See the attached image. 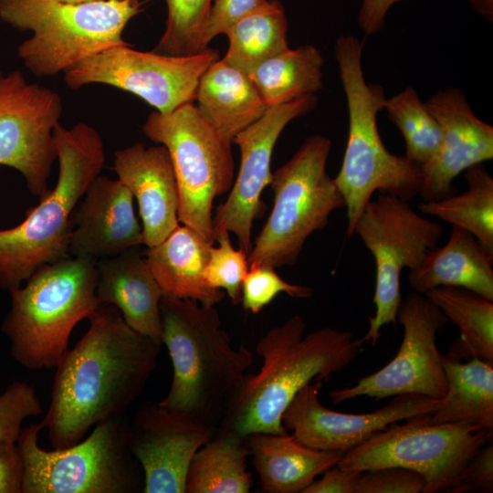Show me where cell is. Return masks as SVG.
<instances>
[{
	"label": "cell",
	"mask_w": 493,
	"mask_h": 493,
	"mask_svg": "<svg viewBox=\"0 0 493 493\" xmlns=\"http://www.w3.org/2000/svg\"><path fill=\"white\" fill-rule=\"evenodd\" d=\"M464 177L467 184L465 192L425 201L418 208L467 231L493 257V178L483 163L467 169Z\"/></svg>",
	"instance_id": "32"
},
{
	"label": "cell",
	"mask_w": 493,
	"mask_h": 493,
	"mask_svg": "<svg viewBox=\"0 0 493 493\" xmlns=\"http://www.w3.org/2000/svg\"><path fill=\"white\" fill-rule=\"evenodd\" d=\"M113 169L138 203L143 246L159 245L180 224L178 184L167 149L136 142L115 152Z\"/></svg>",
	"instance_id": "21"
},
{
	"label": "cell",
	"mask_w": 493,
	"mask_h": 493,
	"mask_svg": "<svg viewBox=\"0 0 493 493\" xmlns=\"http://www.w3.org/2000/svg\"><path fill=\"white\" fill-rule=\"evenodd\" d=\"M58 175L17 226L0 230V288L19 287L46 265L68 257L73 212L105 163L103 141L86 122L57 124L53 132Z\"/></svg>",
	"instance_id": "3"
},
{
	"label": "cell",
	"mask_w": 493,
	"mask_h": 493,
	"mask_svg": "<svg viewBox=\"0 0 493 493\" xmlns=\"http://www.w3.org/2000/svg\"><path fill=\"white\" fill-rule=\"evenodd\" d=\"M322 382L304 386L282 414L286 429L304 445L345 454L389 425L433 414L441 400L407 393L395 395L384 406L366 414H347L325 407L319 399Z\"/></svg>",
	"instance_id": "18"
},
{
	"label": "cell",
	"mask_w": 493,
	"mask_h": 493,
	"mask_svg": "<svg viewBox=\"0 0 493 493\" xmlns=\"http://www.w3.org/2000/svg\"><path fill=\"white\" fill-rule=\"evenodd\" d=\"M23 463L16 443L0 441V493H22Z\"/></svg>",
	"instance_id": "41"
},
{
	"label": "cell",
	"mask_w": 493,
	"mask_h": 493,
	"mask_svg": "<svg viewBox=\"0 0 493 493\" xmlns=\"http://www.w3.org/2000/svg\"><path fill=\"white\" fill-rule=\"evenodd\" d=\"M42 413L34 386L24 381L10 383L0 394V441L16 443L23 422Z\"/></svg>",
	"instance_id": "37"
},
{
	"label": "cell",
	"mask_w": 493,
	"mask_h": 493,
	"mask_svg": "<svg viewBox=\"0 0 493 493\" xmlns=\"http://www.w3.org/2000/svg\"><path fill=\"white\" fill-rule=\"evenodd\" d=\"M363 471L347 469L338 465L322 473L302 493H354Z\"/></svg>",
	"instance_id": "42"
},
{
	"label": "cell",
	"mask_w": 493,
	"mask_h": 493,
	"mask_svg": "<svg viewBox=\"0 0 493 493\" xmlns=\"http://www.w3.org/2000/svg\"><path fill=\"white\" fill-rule=\"evenodd\" d=\"M460 332L447 354L493 363V301L459 287L442 286L424 294Z\"/></svg>",
	"instance_id": "29"
},
{
	"label": "cell",
	"mask_w": 493,
	"mask_h": 493,
	"mask_svg": "<svg viewBox=\"0 0 493 493\" xmlns=\"http://www.w3.org/2000/svg\"><path fill=\"white\" fill-rule=\"evenodd\" d=\"M305 330V320L295 314L261 337L256 347L261 368L246 372L230 393L220 430L244 438L287 433L282 414L299 390L327 381L359 354L362 342L351 331L327 326L304 335Z\"/></svg>",
	"instance_id": "2"
},
{
	"label": "cell",
	"mask_w": 493,
	"mask_h": 493,
	"mask_svg": "<svg viewBox=\"0 0 493 493\" xmlns=\"http://www.w3.org/2000/svg\"><path fill=\"white\" fill-rule=\"evenodd\" d=\"M429 414L394 423L343 454L338 466L366 471L399 467L418 472L423 493H447L492 433L469 423L431 424Z\"/></svg>",
	"instance_id": "11"
},
{
	"label": "cell",
	"mask_w": 493,
	"mask_h": 493,
	"mask_svg": "<svg viewBox=\"0 0 493 493\" xmlns=\"http://www.w3.org/2000/svg\"><path fill=\"white\" fill-rule=\"evenodd\" d=\"M446 391L431 424L469 423L493 432V363L443 355Z\"/></svg>",
	"instance_id": "27"
},
{
	"label": "cell",
	"mask_w": 493,
	"mask_h": 493,
	"mask_svg": "<svg viewBox=\"0 0 493 493\" xmlns=\"http://www.w3.org/2000/svg\"><path fill=\"white\" fill-rule=\"evenodd\" d=\"M96 295L115 306L135 331L162 342L160 302L164 295L140 246L96 262Z\"/></svg>",
	"instance_id": "22"
},
{
	"label": "cell",
	"mask_w": 493,
	"mask_h": 493,
	"mask_svg": "<svg viewBox=\"0 0 493 493\" xmlns=\"http://www.w3.org/2000/svg\"><path fill=\"white\" fill-rule=\"evenodd\" d=\"M356 234L375 262L376 278L372 302L375 313L369 317V328L361 339L375 345L384 325L397 322L402 301L401 275L404 268H415L425 254L435 248L443 235L442 226L418 215L409 202L381 194L371 200L359 219Z\"/></svg>",
	"instance_id": "12"
},
{
	"label": "cell",
	"mask_w": 493,
	"mask_h": 493,
	"mask_svg": "<svg viewBox=\"0 0 493 493\" xmlns=\"http://www.w3.org/2000/svg\"><path fill=\"white\" fill-rule=\"evenodd\" d=\"M96 286V261L68 257L10 289L11 306L1 330L16 362L30 370L55 368L75 326L100 305Z\"/></svg>",
	"instance_id": "6"
},
{
	"label": "cell",
	"mask_w": 493,
	"mask_h": 493,
	"mask_svg": "<svg viewBox=\"0 0 493 493\" xmlns=\"http://www.w3.org/2000/svg\"><path fill=\"white\" fill-rule=\"evenodd\" d=\"M397 321L404 328V336L394 358L354 384L332 390L329 395L333 404L359 396L376 400L407 393L437 400L444 397L446 377L436 338L447 319L424 294L414 291L402 299Z\"/></svg>",
	"instance_id": "14"
},
{
	"label": "cell",
	"mask_w": 493,
	"mask_h": 493,
	"mask_svg": "<svg viewBox=\"0 0 493 493\" xmlns=\"http://www.w3.org/2000/svg\"><path fill=\"white\" fill-rule=\"evenodd\" d=\"M214 425L153 401L129 424V447L143 474L144 493H185L190 463L214 435Z\"/></svg>",
	"instance_id": "17"
},
{
	"label": "cell",
	"mask_w": 493,
	"mask_h": 493,
	"mask_svg": "<svg viewBox=\"0 0 493 493\" xmlns=\"http://www.w3.org/2000/svg\"><path fill=\"white\" fill-rule=\"evenodd\" d=\"M62 112L56 90L28 81L19 70L0 69V165L17 171L38 199L49 190L57 160L53 132Z\"/></svg>",
	"instance_id": "15"
},
{
	"label": "cell",
	"mask_w": 493,
	"mask_h": 493,
	"mask_svg": "<svg viewBox=\"0 0 493 493\" xmlns=\"http://www.w3.org/2000/svg\"><path fill=\"white\" fill-rule=\"evenodd\" d=\"M245 442L265 493H302L343 456L308 446L288 432L253 433Z\"/></svg>",
	"instance_id": "23"
},
{
	"label": "cell",
	"mask_w": 493,
	"mask_h": 493,
	"mask_svg": "<svg viewBox=\"0 0 493 493\" xmlns=\"http://www.w3.org/2000/svg\"><path fill=\"white\" fill-rule=\"evenodd\" d=\"M287 29L282 4L267 0L227 31L229 46L222 59L248 75L265 60L289 48Z\"/></svg>",
	"instance_id": "31"
},
{
	"label": "cell",
	"mask_w": 493,
	"mask_h": 493,
	"mask_svg": "<svg viewBox=\"0 0 493 493\" xmlns=\"http://www.w3.org/2000/svg\"><path fill=\"white\" fill-rule=\"evenodd\" d=\"M215 240L218 246L209 248L205 278L209 286L224 290L236 305L241 301L242 283L249 268L248 256L243 248L233 246L226 230L217 233Z\"/></svg>",
	"instance_id": "35"
},
{
	"label": "cell",
	"mask_w": 493,
	"mask_h": 493,
	"mask_svg": "<svg viewBox=\"0 0 493 493\" xmlns=\"http://www.w3.org/2000/svg\"><path fill=\"white\" fill-rule=\"evenodd\" d=\"M400 1L362 0L357 16L359 27L366 36L377 34L384 27L390 9Z\"/></svg>",
	"instance_id": "43"
},
{
	"label": "cell",
	"mask_w": 493,
	"mask_h": 493,
	"mask_svg": "<svg viewBox=\"0 0 493 493\" xmlns=\"http://www.w3.org/2000/svg\"><path fill=\"white\" fill-rule=\"evenodd\" d=\"M165 29L153 52L169 56H192L205 47L203 43L213 0H164Z\"/></svg>",
	"instance_id": "34"
},
{
	"label": "cell",
	"mask_w": 493,
	"mask_h": 493,
	"mask_svg": "<svg viewBox=\"0 0 493 493\" xmlns=\"http://www.w3.org/2000/svg\"><path fill=\"white\" fill-rule=\"evenodd\" d=\"M162 343L173 379L159 404L214 425L227 397L253 362L244 346L232 347L215 306L164 294L160 302Z\"/></svg>",
	"instance_id": "4"
},
{
	"label": "cell",
	"mask_w": 493,
	"mask_h": 493,
	"mask_svg": "<svg viewBox=\"0 0 493 493\" xmlns=\"http://www.w3.org/2000/svg\"><path fill=\"white\" fill-rule=\"evenodd\" d=\"M363 43L352 35L341 36L334 55L346 97L349 129L341 169L334 182L347 209L348 238L372 195L378 191L410 202L419 194L422 168L384 145L377 125L386 100L380 84L367 82L362 69Z\"/></svg>",
	"instance_id": "5"
},
{
	"label": "cell",
	"mask_w": 493,
	"mask_h": 493,
	"mask_svg": "<svg viewBox=\"0 0 493 493\" xmlns=\"http://www.w3.org/2000/svg\"><path fill=\"white\" fill-rule=\"evenodd\" d=\"M212 246L193 228L179 224L159 245L147 248L146 259L164 294L215 306L225 291L205 278Z\"/></svg>",
	"instance_id": "25"
},
{
	"label": "cell",
	"mask_w": 493,
	"mask_h": 493,
	"mask_svg": "<svg viewBox=\"0 0 493 493\" xmlns=\"http://www.w3.org/2000/svg\"><path fill=\"white\" fill-rule=\"evenodd\" d=\"M493 257L470 233L452 226L447 242L429 250L420 264L409 270L408 284L425 294L442 286L472 290L493 301Z\"/></svg>",
	"instance_id": "24"
},
{
	"label": "cell",
	"mask_w": 493,
	"mask_h": 493,
	"mask_svg": "<svg viewBox=\"0 0 493 493\" xmlns=\"http://www.w3.org/2000/svg\"><path fill=\"white\" fill-rule=\"evenodd\" d=\"M330 140L309 136L294 155L272 173L273 207L247 257L249 267L293 266L310 235L330 215L345 208L342 194L326 170Z\"/></svg>",
	"instance_id": "9"
},
{
	"label": "cell",
	"mask_w": 493,
	"mask_h": 493,
	"mask_svg": "<svg viewBox=\"0 0 493 493\" xmlns=\"http://www.w3.org/2000/svg\"><path fill=\"white\" fill-rule=\"evenodd\" d=\"M315 94L293 101L268 106L253 124L233 140L241 152L240 167L226 200L213 216V236L220 231L233 233L249 255L253 223L264 213V188L271 182V158L276 142L294 119L310 112L317 105Z\"/></svg>",
	"instance_id": "16"
},
{
	"label": "cell",
	"mask_w": 493,
	"mask_h": 493,
	"mask_svg": "<svg viewBox=\"0 0 493 493\" xmlns=\"http://www.w3.org/2000/svg\"><path fill=\"white\" fill-rule=\"evenodd\" d=\"M141 11L139 0H0V18L33 33L18 46L17 55L37 77L64 73L89 57L128 44L123 30Z\"/></svg>",
	"instance_id": "7"
},
{
	"label": "cell",
	"mask_w": 493,
	"mask_h": 493,
	"mask_svg": "<svg viewBox=\"0 0 493 493\" xmlns=\"http://www.w3.org/2000/svg\"><path fill=\"white\" fill-rule=\"evenodd\" d=\"M194 101L205 121L232 143L268 107L250 77L223 59L215 61L203 74Z\"/></svg>",
	"instance_id": "26"
},
{
	"label": "cell",
	"mask_w": 493,
	"mask_h": 493,
	"mask_svg": "<svg viewBox=\"0 0 493 493\" xmlns=\"http://www.w3.org/2000/svg\"><path fill=\"white\" fill-rule=\"evenodd\" d=\"M65 3L69 4H81V3H88V2H95V1H104V0H58Z\"/></svg>",
	"instance_id": "45"
},
{
	"label": "cell",
	"mask_w": 493,
	"mask_h": 493,
	"mask_svg": "<svg viewBox=\"0 0 493 493\" xmlns=\"http://www.w3.org/2000/svg\"><path fill=\"white\" fill-rule=\"evenodd\" d=\"M425 105L440 124L442 141L435 157L421 167L419 194L435 201L456 194L453 182L461 173L492 160L493 127L476 116L456 87L437 90Z\"/></svg>",
	"instance_id": "19"
},
{
	"label": "cell",
	"mask_w": 493,
	"mask_h": 493,
	"mask_svg": "<svg viewBox=\"0 0 493 493\" xmlns=\"http://www.w3.org/2000/svg\"><path fill=\"white\" fill-rule=\"evenodd\" d=\"M133 199L120 180L98 175L73 212L70 257L97 262L143 246Z\"/></svg>",
	"instance_id": "20"
},
{
	"label": "cell",
	"mask_w": 493,
	"mask_h": 493,
	"mask_svg": "<svg viewBox=\"0 0 493 493\" xmlns=\"http://www.w3.org/2000/svg\"><path fill=\"white\" fill-rule=\"evenodd\" d=\"M85 334L58 362L40 422L54 449L75 445L96 425L122 415L157 367L162 342L132 330L113 305L100 304Z\"/></svg>",
	"instance_id": "1"
},
{
	"label": "cell",
	"mask_w": 493,
	"mask_h": 493,
	"mask_svg": "<svg viewBox=\"0 0 493 493\" xmlns=\"http://www.w3.org/2000/svg\"><path fill=\"white\" fill-rule=\"evenodd\" d=\"M279 293L294 299H306L312 295L313 289L284 280L272 267L253 266L249 267L244 278L240 303L245 310L257 314Z\"/></svg>",
	"instance_id": "36"
},
{
	"label": "cell",
	"mask_w": 493,
	"mask_h": 493,
	"mask_svg": "<svg viewBox=\"0 0 493 493\" xmlns=\"http://www.w3.org/2000/svg\"><path fill=\"white\" fill-rule=\"evenodd\" d=\"M267 0H213L203 43L208 47L216 36L227 31L241 18L264 5Z\"/></svg>",
	"instance_id": "39"
},
{
	"label": "cell",
	"mask_w": 493,
	"mask_h": 493,
	"mask_svg": "<svg viewBox=\"0 0 493 493\" xmlns=\"http://www.w3.org/2000/svg\"><path fill=\"white\" fill-rule=\"evenodd\" d=\"M219 53L210 47L192 56H169L117 46L89 57L64 72L72 89L103 84L132 93L161 113L194 102L201 77Z\"/></svg>",
	"instance_id": "13"
},
{
	"label": "cell",
	"mask_w": 493,
	"mask_h": 493,
	"mask_svg": "<svg viewBox=\"0 0 493 493\" xmlns=\"http://www.w3.org/2000/svg\"><path fill=\"white\" fill-rule=\"evenodd\" d=\"M40 422L22 429L16 441L22 493H132L142 491L143 474L129 447L122 415L103 421L73 446L46 450Z\"/></svg>",
	"instance_id": "8"
},
{
	"label": "cell",
	"mask_w": 493,
	"mask_h": 493,
	"mask_svg": "<svg viewBox=\"0 0 493 493\" xmlns=\"http://www.w3.org/2000/svg\"><path fill=\"white\" fill-rule=\"evenodd\" d=\"M425 485L416 471L387 467L363 471L354 493H423Z\"/></svg>",
	"instance_id": "38"
},
{
	"label": "cell",
	"mask_w": 493,
	"mask_h": 493,
	"mask_svg": "<svg viewBox=\"0 0 493 493\" xmlns=\"http://www.w3.org/2000/svg\"><path fill=\"white\" fill-rule=\"evenodd\" d=\"M473 10L488 23L493 22V0H468Z\"/></svg>",
	"instance_id": "44"
},
{
	"label": "cell",
	"mask_w": 493,
	"mask_h": 493,
	"mask_svg": "<svg viewBox=\"0 0 493 493\" xmlns=\"http://www.w3.org/2000/svg\"><path fill=\"white\" fill-rule=\"evenodd\" d=\"M142 131L170 154L179 190V223L214 245V200L227 193L235 179L232 142L205 121L194 102L168 113H150Z\"/></svg>",
	"instance_id": "10"
},
{
	"label": "cell",
	"mask_w": 493,
	"mask_h": 493,
	"mask_svg": "<svg viewBox=\"0 0 493 493\" xmlns=\"http://www.w3.org/2000/svg\"><path fill=\"white\" fill-rule=\"evenodd\" d=\"M324 58L312 45L288 48L248 74L267 106L313 95L322 89Z\"/></svg>",
	"instance_id": "30"
},
{
	"label": "cell",
	"mask_w": 493,
	"mask_h": 493,
	"mask_svg": "<svg viewBox=\"0 0 493 493\" xmlns=\"http://www.w3.org/2000/svg\"><path fill=\"white\" fill-rule=\"evenodd\" d=\"M383 110L404 139L405 156L421 167L429 163L440 147L442 131L417 91L406 87L386 98Z\"/></svg>",
	"instance_id": "33"
},
{
	"label": "cell",
	"mask_w": 493,
	"mask_h": 493,
	"mask_svg": "<svg viewBox=\"0 0 493 493\" xmlns=\"http://www.w3.org/2000/svg\"><path fill=\"white\" fill-rule=\"evenodd\" d=\"M245 438L218 429L194 454L185 493H248L253 484Z\"/></svg>",
	"instance_id": "28"
},
{
	"label": "cell",
	"mask_w": 493,
	"mask_h": 493,
	"mask_svg": "<svg viewBox=\"0 0 493 493\" xmlns=\"http://www.w3.org/2000/svg\"><path fill=\"white\" fill-rule=\"evenodd\" d=\"M493 491V446H481L467 462L456 483L447 493Z\"/></svg>",
	"instance_id": "40"
}]
</instances>
